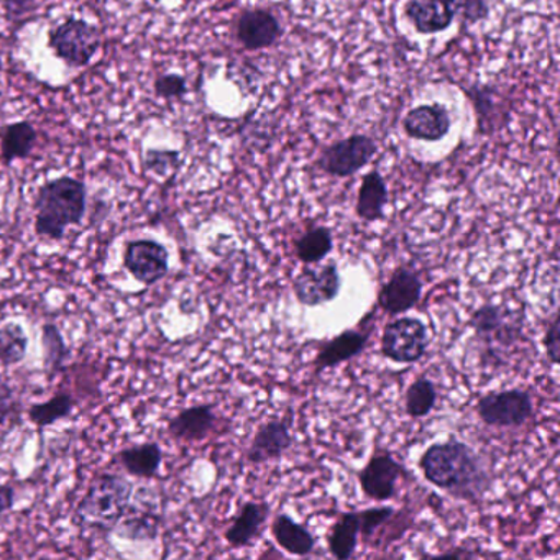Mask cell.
<instances>
[{
	"label": "cell",
	"mask_w": 560,
	"mask_h": 560,
	"mask_svg": "<svg viewBox=\"0 0 560 560\" xmlns=\"http://www.w3.org/2000/svg\"><path fill=\"white\" fill-rule=\"evenodd\" d=\"M271 534L278 546L291 556H311L316 549V537L303 524L296 523L293 517L281 513L275 516L271 523Z\"/></svg>",
	"instance_id": "21"
},
{
	"label": "cell",
	"mask_w": 560,
	"mask_h": 560,
	"mask_svg": "<svg viewBox=\"0 0 560 560\" xmlns=\"http://www.w3.org/2000/svg\"><path fill=\"white\" fill-rule=\"evenodd\" d=\"M435 402H438V389L425 376L416 378L406 389L405 411L409 418H425L434 411Z\"/></svg>",
	"instance_id": "27"
},
{
	"label": "cell",
	"mask_w": 560,
	"mask_h": 560,
	"mask_svg": "<svg viewBox=\"0 0 560 560\" xmlns=\"http://www.w3.org/2000/svg\"><path fill=\"white\" fill-rule=\"evenodd\" d=\"M422 290H424V283L421 275L415 268L401 265L380 288L376 303L380 310L385 311L389 316H401L406 311L418 306Z\"/></svg>",
	"instance_id": "12"
},
{
	"label": "cell",
	"mask_w": 560,
	"mask_h": 560,
	"mask_svg": "<svg viewBox=\"0 0 560 560\" xmlns=\"http://www.w3.org/2000/svg\"><path fill=\"white\" fill-rule=\"evenodd\" d=\"M360 539L359 511H346L340 514L329 533H327V547L330 556L339 560H349L355 556Z\"/></svg>",
	"instance_id": "23"
},
{
	"label": "cell",
	"mask_w": 560,
	"mask_h": 560,
	"mask_svg": "<svg viewBox=\"0 0 560 560\" xmlns=\"http://www.w3.org/2000/svg\"><path fill=\"white\" fill-rule=\"evenodd\" d=\"M388 186L378 170H372L363 176L357 196L355 211L362 221H382L385 215V208L388 205Z\"/></svg>",
	"instance_id": "22"
},
{
	"label": "cell",
	"mask_w": 560,
	"mask_h": 560,
	"mask_svg": "<svg viewBox=\"0 0 560 560\" xmlns=\"http://www.w3.org/2000/svg\"><path fill=\"white\" fill-rule=\"evenodd\" d=\"M19 415H21V402L18 395L12 386L0 380V439H4L11 432Z\"/></svg>",
	"instance_id": "32"
},
{
	"label": "cell",
	"mask_w": 560,
	"mask_h": 560,
	"mask_svg": "<svg viewBox=\"0 0 560 560\" xmlns=\"http://www.w3.org/2000/svg\"><path fill=\"white\" fill-rule=\"evenodd\" d=\"M28 337L24 327L18 323H8L0 327V363L5 366L18 365L27 355Z\"/></svg>",
	"instance_id": "28"
},
{
	"label": "cell",
	"mask_w": 560,
	"mask_h": 560,
	"mask_svg": "<svg viewBox=\"0 0 560 560\" xmlns=\"http://www.w3.org/2000/svg\"><path fill=\"white\" fill-rule=\"evenodd\" d=\"M124 267L139 283L152 287L168 273L170 254L160 242L140 238L127 244Z\"/></svg>",
	"instance_id": "11"
},
{
	"label": "cell",
	"mask_w": 560,
	"mask_h": 560,
	"mask_svg": "<svg viewBox=\"0 0 560 560\" xmlns=\"http://www.w3.org/2000/svg\"><path fill=\"white\" fill-rule=\"evenodd\" d=\"M132 497V483L120 475L104 474L93 480L81 500L78 513L88 526H116L126 514Z\"/></svg>",
	"instance_id": "3"
},
{
	"label": "cell",
	"mask_w": 560,
	"mask_h": 560,
	"mask_svg": "<svg viewBox=\"0 0 560 560\" xmlns=\"http://www.w3.org/2000/svg\"><path fill=\"white\" fill-rule=\"evenodd\" d=\"M468 326L491 355L494 350L500 352V349H511L524 336L523 313L501 304H483L478 307L471 314Z\"/></svg>",
	"instance_id": "4"
},
{
	"label": "cell",
	"mask_w": 560,
	"mask_h": 560,
	"mask_svg": "<svg viewBox=\"0 0 560 560\" xmlns=\"http://www.w3.org/2000/svg\"><path fill=\"white\" fill-rule=\"evenodd\" d=\"M86 186L80 179L61 176L45 183L35 201V232L50 241H61L71 225H80L86 214Z\"/></svg>",
	"instance_id": "2"
},
{
	"label": "cell",
	"mask_w": 560,
	"mask_h": 560,
	"mask_svg": "<svg viewBox=\"0 0 560 560\" xmlns=\"http://www.w3.org/2000/svg\"><path fill=\"white\" fill-rule=\"evenodd\" d=\"M475 412L490 428H521L533 418V396L521 388L491 392L478 399Z\"/></svg>",
	"instance_id": "5"
},
{
	"label": "cell",
	"mask_w": 560,
	"mask_h": 560,
	"mask_svg": "<svg viewBox=\"0 0 560 560\" xmlns=\"http://www.w3.org/2000/svg\"><path fill=\"white\" fill-rule=\"evenodd\" d=\"M457 11L465 24H478L490 15L488 0H457Z\"/></svg>",
	"instance_id": "35"
},
{
	"label": "cell",
	"mask_w": 560,
	"mask_h": 560,
	"mask_svg": "<svg viewBox=\"0 0 560 560\" xmlns=\"http://www.w3.org/2000/svg\"><path fill=\"white\" fill-rule=\"evenodd\" d=\"M342 280L336 261L306 265L294 278L293 293L303 306L317 307L339 296Z\"/></svg>",
	"instance_id": "10"
},
{
	"label": "cell",
	"mask_w": 560,
	"mask_h": 560,
	"mask_svg": "<svg viewBox=\"0 0 560 560\" xmlns=\"http://www.w3.org/2000/svg\"><path fill=\"white\" fill-rule=\"evenodd\" d=\"M370 340V332L365 329H347L334 339L324 342L314 359L316 373L334 369L340 363L349 362L365 350Z\"/></svg>",
	"instance_id": "18"
},
{
	"label": "cell",
	"mask_w": 560,
	"mask_h": 560,
	"mask_svg": "<svg viewBox=\"0 0 560 560\" xmlns=\"http://www.w3.org/2000/svg\"><path fill=\"white\" fill-rule=\"evenodd\" d=\"M15 493L11 487H0V513L11 510L14 506Z\"/></svg>",
	"instance_id": "38"
},
{
	"label": "cell",
	"mask_w": 560,
	"mask_h": 560,
	"mask_svg": "<svg viewBox=\"0 0 560 560\" xmlns=\"http://www.w3.org/2000/svg\"><path fill=\"white\" fill-rule=\"evenodd\" d=\"M155 93L163 100H182L188 93V84L179 74H163L155 81Z\"/></svg>",
	"instance_id": "34"
},
{
	"label": "cell",
	"mask_w": 560,
	"mask_h": 560,
	"mask_svg": "<svg viewBox=\"0 0 560 560\" xmlns=\"http://www.w3.org/2000/svg\"><path fill=\"white\" fill-rule=\"evenodd\" d=\"M467 97L474 103L475 114H477L478 132L481 136H491L500 127L506 124V107L500 101V94L491 86H471L467 90Z\"/></svg>",
	"instance_id": "20"
},
{
	"label": "cell",
	"mask_w": 560,
	"mask_h": 560,
	"mask_svg": "<svg viewBox=\"0 0 560 560\" xmlns=\"http://www.w3.org/2000/svg\"><path fill=\"white\" fill-rule=\"evenodd\" d=\"M37 139V130L25 120L5 127L2 132V147H0L5 165H11L14 160L27 159L34 150Z\"/></svg>",
	"instance_id": "26"
},
{
	"label": "cell",
	"mask_w": 560,
	"mask_h": 560,
	"mask_svg": "<svg viewBox=\"0 0 560 560\" xmlns=\"http://www.w3.org/2000/svg\"><path fill=\"white\" fill-rule=\"evenodd\" d=\"M405 15L418 34H441L458 15L457 0H408Z\"/></svg>",
	"instance_id": "15"
},
{
	"label": "cell",
	"mask_w": 560,
	"mask_h": 560,
	"mask_svg": "<svg viewBox=\"0 0 560 560\" xmlns=\"http://www.w3.org/2000/svg\"><path fill=\"white\" fill-rule=\"evenodd\" d=\"M74 399L67 393H58L54 398L42 405H34L28 409V419L40 429L55 424L60 419L68 418L73 412Z\"/></svg>",
	"instance_id": "29"
},
{
	"label": "cell",
	"mask_w": 560,
	"mask_h": 560,
	"mask_svg": "<svg viewBox=\"0 0 560 560\" xmlns=\"http://www.w3.org/2000/svg\"><path fill=\"white\" fill-rule=\"evenodd\" d=\"M406 474L405 465L392 452L376 447L365 467L359 471L360 488L370 500H393L398 493V481Z\"/></svg>",
	"instance_id": "9"
},
{
	"label": "cell",
	"mask_w": 560,
	"mask_h": 560,
	"mask_svg": "<svg viewBox=\"0 0 560 560\" xmlns=\"http://www.w3.org/2000/svg\"><path fill=\"white\" fill-rule=\"evenodd\" d=\"M42 343H44L45 350V370L51 378L63 370L68 357L67 343H65L63 336L55 324H45Z\"/></svg>",
	"instance_id": "30"
},
{
	"label": "cell",
	"mask_w": 560,
	"mask_h": 560,
	"mask_svg": "<svg viewBox=\"0 0 560 560\" xmlns=\"http://www.w3.org/2000/svg\"><path fill=\"white\" fill-rule=\"evenodd\" d=\"M270 517V504L265 501H247L225 529V540L234 549L252 546L260 537Z\"/></svg>",
	"instance_id": "17"
},
{
	"label": "cell",
	"mask_w": 560,
	"mask_h": 560,
	"mask_svg": "<svg viewBox=\"0 0 560 560\" xmlns=\"http://www.w3.org/2000/svg\"><path fill=\"white\" fill-rule=\"evenodd\" d=\"M235 34L245 50L258 51L273 47L283 35V28L270 11L252 9V11L242 12Z\"/></svg>",
	"instance_id": "14"
},
{
	"label": "cell",
	"mask_w": 560,
	"mask_h": 560,
	"mask_svg": "<svg viewBox=\"0 0 560 560\" xmlns=\"http://www.w3.org/2000/svg\"><path fill=\"white\" fill-rule=\"evenodd\" d=\"M34 5L35 0H4L5 14L9 19L25 18Z\"/></svg>",
	"instance_id": "37"
},
{
	"label": "cell",
	"mask_w": 560,
	"mask_h": 560,
	"mask_svg": "<svg viewBox=\"0 0 560 560\" xmlns=\"http://www.w3.org/2000/svg\"><path fill=\"white\" fill-rule=\"evenodd\" d=\"M334 250V237L330 229L314 225L294 241V255L304 265L319 264Z\"/></svg>",
	"instance_id": "25"
},
{
	"label": "cell",
	"mask_w": 560,
	"mask_h": 560,
	"mask_svg": "<svg viewBox=\"0 0 560 560\" xmlns=\"http://www.w3.org/2000/svg\"><path fill=\"white\" fill-rule=\"evenodd\" d=\"M419 468L429 483L457 500H478L493 481L480 455L457 439L429 445L419 458Z\"/></svg>",
	"instance_id": "1"
},
{
	"label": "cell",
	"mask_w": 560,
	"mask_h": 560,
	"mask_svg": "<svg viewBox=\"0 0 560 560\" xmlns=\"http://www.w3.org/2000/svg\"><path fill=\"white\" fill-rule=\"evenodd\" d=\"M218 424V415L209 405L191 406L183 409L170 421L168 432L176 441H205Z\"/></svg>",
	"instance_id": "19"
},
{
	"label": "cell",
	"mask_w": 560,
	"mask_h": 560,
	"mask_svg": "<svg viewBox=\"0 0 560 560\" xmlns=\"http://www.w3.org/2000/svg\"><path fill=\"white\" fill-rule=\"evenodd\" d=\"M559 313L552 314V319L547 324L546 334H544L542 346L544 350H546L547 360H549L550 365H557L559 363V353H560V334H559Z\"/></svg>",
	"instance_id": "36"
},
{
	"label": "cell",
	"mask_w": 560,
	"mask_h": 560,
	"mask_svg": "<svg viewBox=\"0 0 560 560\" xmlns=\"http://www.w3.org/2000/svg\"><path fill=\"white\" fill-rule=\"evenodd\" d=\"M376 152H378V145L372 137H347L326 147L317 159V166L327 175L349 178L365 168Z\"/></svg>",
	"instance_id": "8"
},
{
	"label": "cell",
	"mask_w": 560,
	"mask_h": 560,
	"mask_svg": "<svg viewBox=\"0 0 560 560\" xmlns=\"http://www.w3.org/2000/svg\"><path fill=\"white\" fill-rule=\"evenodd\" d=\"M396 514L398 513L392 506H376L359 511L360 537L363 542L370 544L376 534L386 533Z\"/></svg>",
	"instance_id": "31"
},
{
	"label": "cell",
	"mask_w": 560,
	"mask_h": 560,
	"mask_svg": "<svg viewBox=\"0 0 560 560\" xmlns=\"http://www.w3.org/2000/svg\"><path fill=\"white\" fill-rule=\"evenodd\" d=\"M147 168L155 175H168L179 166V153L173 150H149L147 152Z\"/></svg>",
	"instance_id": "33"
},
{
	"label": "cell",
	"mask_w": 560,
	"mask_h": 560,
	"mask_svg": "<svg viewBox=\"0 0 560 560\" xmlns=\"http://www.w3.org/2000/svg\"><path fill=\"white\" fill-rule=\"evenodd\" d=\"M428 327L418 317H398L386 324L382 334V353L395 363H416L429 347Z\"/></svg>",
	"instance_id": "7"
},
{
	"label": "cell",
	"mask_w": 560,
	"mask_h": 560,
	"mask_svg": "<svg viewBox=\"0 0 560 560\" xmlns=\"http://www.w3.org/2000/svg\"><path fill=\"white\" fill-rule=\"evenodd\" d=\"M50 48L68 67L83 68L100 50V34L94 25L81 19H68L48 35Z\"/></svg>",
	"instance_id": "6"
},
{
	"label": "cell",
	"mask_w": 560,
	"mask_h": 560,
	"mask_svg": "<svg viewBox=\"0 0 560 560\" xmlns=\"http://www.w3.org/2000/svg\"><path fill=\"white\" fill-rule=\"evenodd\" d=\"M451 114L442 104H421L406 114L402 129L411 139L439 142L451 132Z\"/></svg>",
	"instance_id": "16"
},
{
	"label": "cell",
	"mask_w": 560,
	"mask_h": 560,
	"mask_svg": "<svg viewBox=\"0 0 560 560\" xmlns=\"http://www.w3.org/2000/svg\"><path fill=\"white\" fill-rule=\"evenodd\" d=\"M293 447L291 418L270 419L261 424L252 439L247 460L252 465L267 464L283 457Z\"/></svg>",
	"instance_id": "13"
},
{
	"label": "cell",
	"mask_w": 560,
	"mask_h": 560,
	"mask_svg": "<svg viewBox=\"0 0 560 560\" xmlns=\"http://www.w3.org/2000/svg\"><path fill=\"white\" fill-rule=\"evenodd\" d=\"M120 464L133 477L153 478L159 474L163 452L159 444L133 445L119 454Z\"/></svg>",
	"instance_id": "24"
}]
</instances>
